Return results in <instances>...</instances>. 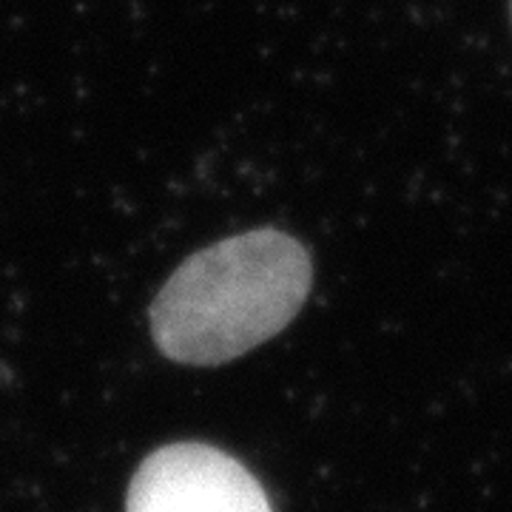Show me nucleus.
<instances>
[{
	"mask_svg": "<svg viewBox=\"0 0 512 512\" xmlns=\"http://www.w3.org/2000/svg\"><path fill=\"white\" fill-rule=\"evenodd\" d=\"M311 282L308 248L279 228L220 239L188 256L154 296V345L180 365L234 362L291 325Z\"/></svg>",
	"mask_w": 512,
	"mask_h": 512,
	"instance_id": "nucleus-1",
	"label": "nucleus"
},
{
	"mask_svg": "<svg viewBox=\"0 0 512 512\" xmlns=\"http://www.w3.org/2000/svg\"><path fill=\"white\" fill-rule=\"evenodd\" d=\"M126 512H274L237 458L202 441L165 444L131 478Z\"/></svg>",
	"mask_w": 512,
	"mask_h": 512,
	"instance_id": "nucleus-2",
	"label": "nucleus"
}]
</instances>
